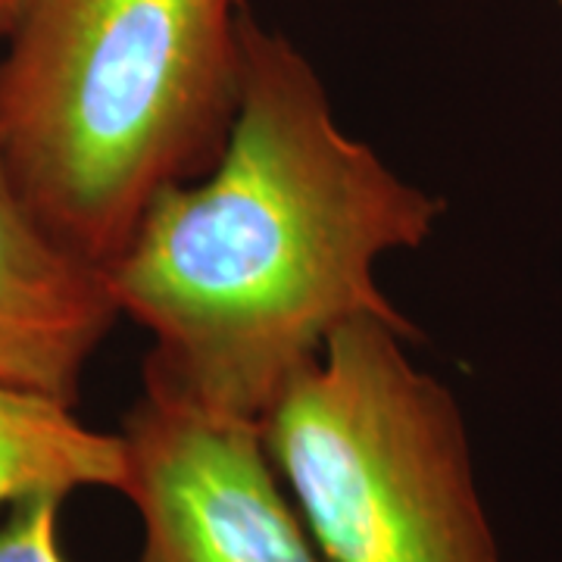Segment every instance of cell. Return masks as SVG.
<instances>
[{
    "mask_svg": "<svg viewBox=\"0 0 562 562\" xmlns=\"http://www.w3.org/2000/svg\"><path fill=\"white\" fill-rule=\"evenodd\" d=\"M443 203L347 135L316 66L241 13V98L216 162L160 191L110 262L147 366L194 401L262 422L360 316L413 325L379 262L419 250Z\"/></svg>",
    "mask_w": 562,
    "mask_h": 562,
    "instance_id": "1",
    "label": "cell"
},
{
    "mask_svg": "<svg viewBox=\"0 0 562 562\" xmlns=\"http://www.w3.org/2000/svg\"><path fill=\"white\" fill-rule=\"evenodd\" d=\"M241 0H13L0 154L63 241L110 266L150 201L203 176L241 98Z\"/></svg>",
    "mask_w": 562,
    "mask_h": 562,
    "instance_id": "2",
    "label": "cell"
},
{
    "mask_svg": "<svg viewBox=\"0 0 562 562\" xmlns=\"http://www.w3.org/2000/svg\"><path fill=\"white\" fill-rule=\"evenodd\" d=\"M416 325L360 316L262 419L328 562H503L457 397L409 360Z\"/></svg>",
    "mask_w": 562,
    "mask_h": 562,
    "instance_id": "3",
    "label": "cell"
},
{
    "mask_svg": "<svg viewBox=\"0 0 562 562\" xmlns=\"http://www.w3.org/2000/svg\"><path fill=\"white\" fill-rule=\"evenodd\" d=\"M120 435L138 562H328L281 491L262 422L210 409L144 362Z\"/></svg>",
    "mask_w": 562,
    "mask_h": 562,
    "instance_id": "4",
    "label": "cell"
},
{
    "mask_svg": "<svg viewBox=\"0 0 562 562\" xmlns=\"http://www.w3.org/2000/svg\"><path fill=\"white\" fill-rule=\"evenodd\" d=\"M120 316L110 269L41 220L0 154V384L76 406Z\"/></svg>",
    "mask_w": 562,
    "mask_h": 562,
    "instance_id": "5",
    "label": "cell"
},
{
    "mask_svg": "<svg viewBox=\"0 0 562 562\" xmlns=\"http://www.w3.org/2000/svg\"><path fill=\"white\" fill-rule=\"evenodd\" d=\"M122 435L98 431L76 406L0 384V506L57 497L85 487L125 491Z\"/></svg>",
    "mask_w": 562,
    "mask_h": 562,
    "instance_id": "6",
    "label": "cell"
},
{
    "mask_svg": "<svg viewBox=\"0 0 562 562\" xmlns=\"http://www.w3.org/2000/svg\"><path fill=\"white\" fill-rule=\"evenodd\" d=\"M57 497L20 503L0 522V562H66L57 538Z\"/></svg>",
    "mask_w": 562,
    "mask_h": 562,
    "instance_id": "7",
    "label": "cell"
},
{
    "mask_svg": "<svg viewBox=\"0 0 562 562\" xmlns=\"http://www.w3.org/2000/svg\"><path fill=\"white\" fill-rule=\"evenodd\" d=\"M10 13H13V0H0V38L10 25Z\"/></svg>",
    "mask_w": 562,
    "mask_h": 562,
    "instance_id": "8",
    "label": "cell"
},
{
    "mask_svg": "<svg viewBox=\"0 0 562 562\" xmlns=\"http://www.w3.org/2000/svg\"><path fill=\"white\" fill-rule=\"evenodd\" d=\"M560 7H562V0H560Z\"/></svg>",
    "mask_w": 562,
    "mask_h": 562,
    "instance_id": "9",
    "label": "cell"
}]
</instances>
